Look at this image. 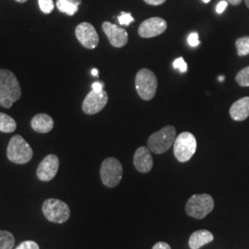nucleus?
<instances>
[{
	"label": "nucleus",
	"mask_w": 249,
	"mask_h": 249,
	"mask_svg": "<svg viewBox=\"0 0 249 249\" xmlns=\"http://www.w3.org/2000/svg\"><path fill=\"white\" fill-rule=\"evenodd\" d=\"M21 97L19 82L14 73L0 70V106L10 108Z\"/></svg>",
	"instance_id": "obj_1"
},
{
	"label": "nucleus",
	"mask_w": 249,
	"mask_h": 249,
	"mask_svg": "<svg viewBox=\"0 0 249 249\" xmlns=\"http://www.w3.org/2000/svg\"><path fill=\"white\" fill-rule=\"evenodd\" d=\"M7 156L8 159L14 163L24 164L32 160L34 151L21 136L15 135L9 141Z\"/></svg>",
	"instance_id": "obj_2"
},
{
	"label": "nucleus",
	"mask_w": 249,
	"mask_h": 249,
	"mask_svg": "<svg viewBox=\"0 0 249 249\" xmlns=\"http://www.w3.org/2000/svg\"><path fill=\"white\" fill-rule=\"evenodd\" d=\"M177 139V130L173 125H166L160 130L152 134L148 140L150 151L161 154L168 151Z\"/></svg>",
	"instance_id": "obj_3"
},
{
	"label": "nucleus",
	"mask_w": 249,
	"mask_h": 249,
	"mask_svg": "<svg viewBox=\"0 0 249 249\" xmlns=\"http://www.w3.org/2000/svg\"><path fill=\"white\" fill-rule=\"evenodd\" d=\"M136 89L139 96L144 101H151L156 94L158 80L153 72L142 69L136 75Z\"/></svg>",
	"instance_id": "obj_4"
},
{
	"label": "nucleus",
	"mask_w": 249,
	"mask_h": 249,
	"mask_svg": "<svg viewBox=\"0 0 249 249\" xmlns=\"http://www.w3.org/2000/svg\"><path fill=\"white\" fill-rule=\"evenodd\" d=\"M214 200L213 196L208 194L193 195L187 200L186 213L188 216L197 220H201L213 212Z\"/></svg>",
	"instance_id": "obj_5"
},
{
	"label": "nucleus",
	"mask_w": 249,
	"mask_h": 249,
	"mask_svg": "<svg viewBox=\"0 0 249 249\" xmlns=\"http://www.w3.org/2000/svg\"><path fill=\"white\" fill-rule=\"evenodd\" d=\"M45 218L52 223H66L71 217L69 205L57 198H48L42 206Z\"/></svg>",
	"instance_id": "obj_6"
},
{
	"label": "nucleus",
	"mask_w": 249,
	"mask_h": 249,
	"mask_svg": "<svg viewBox=\"0 0 249 249\" xmlns=\"http://www.w3.org/2000/svg\"><path fill=\"white\" fill-rule=\"evenodd\" d=\"M196 151V140L190 132H183L178 135L174 142V153L181 162L190 160Z\"/></svg>",
	"instance_id": "obj_7"
},
{
	"label": "nucleus",
	"mask_w": 249,
	"mask_h": 249,
	"mask_svg": "<svg viewBox=\"0 0 249 249\" xmlns=\"http://www.w3.org/2000/svg\"><path fill=\"white\" fill-rule=\"evenodd\" d=\"M102 182L107 187H115L120 183L123 176V167L119 160L110 157L103 161L100 170Z\"/></svg>",
	"instance_id": "obj_8"
},
{
	"label": "nucleus",
	"mask_w": 249,
	"mask_h": 249,
	"mask_svg": "<svg viewBox=\"0 0 249 249\" xmlns=\"http://www.w3.org/2000/svg\"><path fill=\"white\" fill-rule=\"evenodd\" d=\"M108 102V94L106 90L96 92L89 91L82 104V110L86 115H95L102 111Z\"/></svg>",
	"instance_id": "obj_9"
},
{
	"label": "nucleus",
	"mask_w": 249,
	"mask_h": 249,
	"mask_svg": "<svg viewBox=\"0 0 249 249\" xmlns=\"http://www.w3.org/2000/svg\"><path fill=\"white\" fill-rule=\"evenodd\" d=\"M75 35L81 45L88 49H94L99 45V36L95 30L89 22H82L79 24Z\"/></svg>",
	"instance_id": "obj_10"
},
{
	"label": "nucleus",
	"mask_w": 249,
	"mask_h": 249,
	"mask_svg": "<svg viewBox=\"0 0 249 249\" xmlns=\"http://www.w3.org/2000/svg\"><path fill=\"white\" fill-rule=\"evenodd\" d=\"M59 168V160L58 157L54 154H49L44 160L40 162L37 168V178L41 181L49 182L53 179Z\"/></svg>",
	"instance_id": "obj_11"
},
{
	"label": "nucleus",
	"mask_w": 249,
	"mask_h": 249,
	"mask_svg": "<svg viewBox=\"0 0 249 249\" xmlns=\"http://www.w3.org/2000/svg\"><path fill=\"white\" fill-rule=\"evenodd\" d=\"M167 29V23L163 18L153 17L144 20L139 28V35L142 38H152L160 36Z\"/></svg>",
	"instance_id": "obj_12"
},
{
	"label": "nucleus",
	"mask_w": 249,
	"mask_h": 249,
	"mask_svg": "<svg viewBox=\"0 0 249 249\" xmlns=\"http://www.w3.org/2000/svg\"><path fill=\"white\" fill-rule=\"evenodd\" d=\"M103 30L107 35L110 44L114 47L121 48L127 44L128 35L123 28L106 21L103 23Z\"/></svg>",
	"instance_id": "obj_13"
},
{
	"label": "nucleus",
	"mask_w": 249,
	"mask_h": 249,
	"mask_svg": "<svg viewBox=\"0 0 249 249\" xmlns=\"http://www.w3.org/2000/svg\"><path fill=\"white\" fill-rule=\"evenodd\" d=\"M134 165L139 172L146 174L153 167V159L151 151L147 147H140L134 154Z\"/></svg>",
	"instance_id": "obj_14"
},
{
	"label": "nucleus",
	"mask_w": 249,
	"mask_h": 249,
	"mask_svg": "<svg viewBox=\"0 0 249 249\" xmlns=\"http://www.w3.org/2000/svg\"><path fill=\"white\" fill-rule=\"evenodd\" d=\"M230 116L235 121H244L249 116V97H243L232 104Z\"/></svg>",
	"instance_id": "obj_15"
},
{
	"label": "nucleus",
	"mask_w": 249,
	"mask_h": 249,
	"mask_svg": "<svg viewBox=\"0 0 249 249\" xmlns=\"http://www.w3.org/2000/svg\"><path fill=\"white\" fill-rule=\"evenodd\" d=\"M32 128L38 133H48L53 127V118L46 114H38L31 121Z\"/></svg>",
	"instance_id": "obj_16"
},
{
	"label": "nucleus",
	"mask_w": 249,
	"mask_h": 249,
	"mask_svg": "<svg viewBox=\"0 0 249 249\" xmlns=\"http://www.w3.org/2000/svg\"><path fill=\"white\" fill-rule=\"evenodd\" d=\"M214 239L213 234L208 230H198L194 231L188 241L190 249H199L205 245L213 242Z\"/></svg>",
	"instance_id": "obj_17"
},
{
	"label": "nucleus",
	"mask_w": 249,
	"mask_h": 249,
	"mask_svg": "<svg viewBox=\"0 0 249 249\" xmlns=\"http://www.w3.org/2000/svg\"><path fill=\"white\" fill-rule=\"evenodd\" d=\"M16 121L4 113H0V131L4 133H11L16 130Z\"/></svg>",
	"instance_id": "obj_18"
},
{
	"label": "nucleus",
	"mask_w": 249,
	"mask_h": 249,
	"mask_svg": "<svg viewBox=\"0 0 249 249\" xmlns=\"http://www.w3.org/2000/svg\"><path fill=\"white\" fill-rule=\"evenodd\" d=\"M56 7L61 12L69 16H73L78 11V4L72 3L69 0H57Z\"/></svg>",
	"instance_id": "obj_19"
},
{
	"label": "nucleus",
	"mask_w": 249,
	"mask_h": 249,
	"mask_svg": "<svg viewBox=\"0 0 249 249\" xmlns=\"http://www.w3.org/2000/svg\"><path fill=\"white\" fill-rule=\"evenodd\" d=\"M14 235L8 231H0V249H12L14 248Z\"/></svg>",
	"instance_id": "obj_20"
},
{
	"label": "nucleus",
	"mask_w": 249,
	"mask_h": 249,
	"mask_svg": "<svg viewBox=\"0 0 249 249\" xmlns=\"http://www.w3.org/2000/svg\"><path fill=\"white\" fill-rule=\"evenodd\" d=\"M235 45L237 48L238 55L244 56L249 54V36L237 39L235 42Z\"/></svg>",
	"instance_id": "obj_21"
},
{
	"label": "nucleus",
	"mask_w": 249,
	"mask_h": 249,
	"mask_svg": "<svg viewBox=\"0 0 249 249\" xmlns=\"http://www.w3.org/2000/svg\"><path fill=\"white\" fill-rule=\"evenodd\" d=\"M235 80L242 87H249V67L243 69L238 72L235 77Z\"/></svg>",
	"instance_id": "obj_22"
},
{
	"label": "nucleus",
	"mask_w": 249,
	"mask_h": 249,
	"mask_svg": "<svg viewBox=\"0 0 249 249\" xmlns=\"http://www.w3.org/2000/svg\"><path fill=\"white\" fill-rule=\"evenodd\" d=\"M39 7L45 14L51 13L54 8L53 0H38Z\"/></svg>",
	"instance_id": "obj_23"
},
{
	"label": "nucleus",
	"mask_w": 249,
	"mask_h": 249,
	"mask_svg": "<svg viewBox=\"0 0 249 249\" xmlns=\"http://www.w3.org/2000/svg\"><path fill=\"white\" fill-rule=\"evenodd\" d=\"M173 67H174V69L178 70L181 73H185L187 71V63L184 60L183 57L177 58L173 63Z\"/></svg>",
	"instance_id": "obj_24"
},
{
	"label": "nucleus",
	"mask_w": 249,
	"mask_h": 249,
	"mask_svg": "<svg viewBox=\"0 0 249 249\" xmlns=\"http://www.w3.org/2000/svg\"><path fill=\"white\" fill-rule=\"evenodd\" d=\"M118 21L121 25H126L128 26L131 22H133L134 18L131 16L130 13H125L122 12L121 15L118 17Z\"/></svg>",
	"instance_id": "obj_25"
},
{
	"label": "nucleus",
	"mask_w": 249,
	"mask_h": 249,
	"mask_svg": "<svg viewBox=\"0 0 249 249\" xmlns=\"http://www.w3.org/2000/svg\"><path fill=\"white\" fill-rule=\"evenodd\" d=\"M16 249H40L38 244L35 241H24L19 244Z\"/></svg>",
	"instance_id": "obj_26"
},
{
	"label": "nucleus",
	"mask_w": 249,
	"mask_h": 249,
	"mask_svg": "<svg viewBox=\"0 0 249 249\" xmlns=\"http://www.w3.org/2000/svg\"><path fill=\"white\" fill-rule=\"evenodd\" d=\"M187 42L190 46L192 47H196L199 45V39H198V35L196 33H192L190 34L188 38H187Z\"/></svg>",
	"instance_id": "obj_27"
},
{
	"label": "nucleus",
	"mask_w": 249,
	"mask_h": 249,
	"mask_svg": "<svg viewBox=\"0 0 249 249\" xmlns=\"http://www.w3.org/2000/svg\"><path fill=\"white\" fill-rule=\"evenodd\" d=\"M227 5H228V2L227 1H221L218 5H217V8H216V11L218 14H222L223 11L225 10V9L227 8Z\"/></svg>",
	"instance_id": "obj_28"
},
{
	"label": "nucleus",
	"mask_w": 249,
	"mask_h": 249,
	"mask_svg": "<svg viewBox=\"0 0 249 249\" xmlns=\"http://www.w3.org/2000/svg\"><path fill=\"white\" fill-rule=\"evenodd\" d=\"M152 249H171V247L165 242H158L153 246Z\"/></svg>",
	"instance_id": "obj_29"
},
{
	"label": "nucleus",
	"mask_w": 249,
	"mask_h": 249,
	"mask_svg": "<svg viewBox=\"0 0 249 249\" xmlns=\"http://www.w3.org/2000/svg\"><path fill=\"white\" fill-rule=\"evenodd\" d=\"M91 88H92V90H94L96 92H100V91L104 90V84L101 82H94V83H92Z\"/></svg>",
	"instance_id": "obj_30"
},
{
	"label": "nucleus",
	"mask_w": 249,
	"mask_h": 249,
	"mask_svg": "<svg viewBox=\"0 0 249 249\" xmlns=\"http://www.w3.org/2000/svg\"><path fill=\"white\" fill-rule=\"evenodd\" d=\"M147 4L149 5H152V6H159L163 4L166 0H144Z\"/></svg>",
	"instance_id": "obj_31"
},
{
	"label": "nucleus",
	"mask_w": 249,
	"mask_h": 249,
	"mask_svg": "<svg viewBox=\"0 0 249 249\" xmlns=\"http://www.w3.org/2000/svg\"><path fill=\"white\" fill-rule=\"evenodd\" d=\"M230 4L233 5V6H236V5H240L243 0H227Z\"/></svg>",
	"instance_id": "obj_32"
},
{
	"label": "nucleus",
	"mask_w": 249,
	"mask_h": 249,
	"mask_svg": "<svg viewBox=\"0 0 249 249\" xmlns=\"http://www.w3.org/2000/svg\"><path fill=\"white\" fill-rule=\"evenodd\" d=\"M98 70H96V69H93V70L91 71V75H92V76H98Z\"/></svg>",
	"instance_id": "obj_33"
},
{
	"label": "nucleus",
	"mask_w": 249,
	"mask_h": 249,
	"mask_svg": "<svg viewBox=\"0 0 249 249\" xmlns=\"http://www.w3.org/2000/svg\"><path fill=\"white\" fill-rule=\"evenodd\" d=\"M15 1H17L18 3H25L27 0H15Z\"/></svg>",
	"instance_id": "obj_34"
},
{
	"label": "nucleus",
	"mask_w": 249,
	"mask_h": 249,
	"mask_svg": "<svg viewBox=\"0 0 249 249\" xmlns=\"http://www.w3.org/2000/svg\"><path fill=\"white\" fill-rule=\"evenodd\" d=\"M223 80H224V77H223V76L219 77V81H223Z\"/></svg>",
	"instance_id": "obj_35"
},
{
	"label": "nucleus",
	"mask_w": 249,
	"mask_h": 249,
	"mask_svg": "<svg viewBox=\"0 0 249 249\" xmlns=\"http://www.w3.org/2000/svg\"><path fill=\"white\" fill-rule=\"evenodd\" d=\"M245 2H246V5L248 6V8L249 9V0H245Z\"/></svg>",
	"instance_id": "obj_36"
},
{
	"label": "nucleus",
	"mask_w": 249,
	"mask_h": 249,
	"mask_svg": "<svg viewBox=\"0 0 249 249\" xmlns=\"http://www.w3.org/2000/svg\"><path fill=\"white\" fill-rule=\"evenodd\" d=\"M204 3H209L211 0H202Z\"/></svg>",
	"instance_id": "obj_37"
}]
</instances>
